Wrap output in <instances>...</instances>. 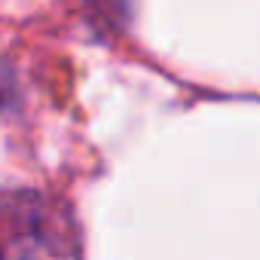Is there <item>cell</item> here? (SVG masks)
Instances as JSON below:
<instances>
[{
  "mask_svg": "<svg viewBox=\"0 0 260 260\" xmlns=\"http://www.w3.org/2000/svg\"><path fill=\"white\" fill-rule=\"evenodd\" d=\"M10 214V233H19V239H7L10 257L16 260H61L64 257V239H37V233L58 230L61 220L55 214L43 211L40 202L34 208H13Z\"/></svg>",
  "mask_w": 260,
  "mask_h": 260,
  "instance_id": "cell-1",
  "label": "cell"
}]
</instances>
